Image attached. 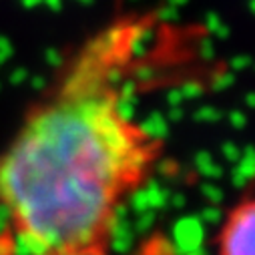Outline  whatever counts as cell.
<instances>
[{
	"label": "cell",
	"mask_w": 255,
	"mask_h": 255,
	"mask_svg": "<svg viewBox=\"0 0 255 255\" xmlns=\"http://www.w3.org/2000/svg\"><path fill=\"white\" fill-rule=\"evenodd\" d=\"M213 255H255V179L223 209L211 237Z\"/></svg>",
	"instance_id": "7a4b0ae2"
},
{
	"label": "cell",
	"mask_w": 255,
	"mask_h": 255,
	"mask_svg": "<svg viewBox=\"0 0 255 255\" xmlns=\"http://www.w3.org/2000/svg\"><path fill=\"white\" fill-rule=\"evenodd\" d=\"M42 255H117L113 251V245H81V247H65V249H54Z\"/></svg>",
	"instance_id": "3957f363"
},
{
	"label": "cell",
	"mask_w": 255,
	"mask_h": 255,
	"mask_svg": "<svg viewBox=\"0 0 255 255\" xmlns=\"http://www.w3.org/2000/svg\"><path fill=\"white\" fill-rule=\"evenodd\" d=\"M151 12H123L58 67L0 149V255L113 243L121 213L153 183L165 139L129 109L157 52Z\"/></svg>",
	"instance_id": "6da1fadb"
}]
</instances>
